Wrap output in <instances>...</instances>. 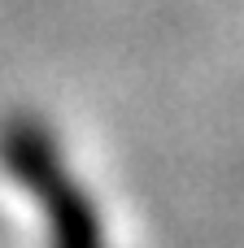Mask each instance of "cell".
<instances>
[{
  "label": "cell",
  "instance_id": "cell-1",
  "mask_svg": "<svg viewBox=\"0 0 244 248\" xmlns=\"http://www.w3.org/2000/svg\"><path fill=\"white\" fill-rule=\"evenodd\" d=\"M0 170L39 209L48 248H109L100 209L92 192L79 183V174L70 170L52 126H44L31 113L4 118L0 122Z\"/></svg>",
  "mask_w": 244,
  "mask_h": 248
}]
</instances>
